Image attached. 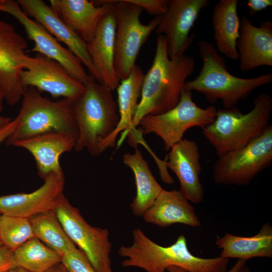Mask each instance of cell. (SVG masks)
<instances>
[{
    "label": "cell",
    "instance_id": "4fadbf2b",
    "mask_svg": "<svg viewBox=\"0 0 272 272\" xmlns=\"http://www.w3.org/2000/svg\"><path fill=\"white\" fill-rule=\"evenodd\" d=\"M208 0H170L166 12L161 16L155 30L165 39L170 58L184 55L195 37L190 32L202 10L209 4Z\"/></svg>",
    "mask_w": 272,
    "mask_h": 272
},
{
    "label": "cell",
    "instance_id": "b9f144b4",
    "mask_svg": "<svg viewBox=\"0 0 272 272\" xmlns=\"http://www.w3.org/2000/svg\"><path fill=\"white\" fill-rule=\"evenodd\" d=\"M3 0H0V12H2Z\"/></svg>",
    "mask_w": 272,
    "mask_h": 272
},
{
    "label": "cell",
    "instance_id": "60d3db41",
    "mask_svg": "<svg viewBox=\"0 0 272 272\" xmlns=\"http://www.w3.org/2000/svg\"><path fill=\"white\" fill-rule=\"evenodd\" d=\"M238 272H251L250 269L246 266V265L243 266L241 269H240Z\"/></svg>",
    "mask_w": 272,
    "mask_h": 272
},
{
    "label": "cell",
    "instance_id": "ac0fdd59",
    "mask_svg": "<svg viewBox=\"0 0 272 272\" xmlns=\"http://www.w3.org/2000/svg\"><path fill=\"white\" fill-rule=\"evenodd\" d=\"M169 151L166 165L177 177L179 191L188 201L202 202L205 191L199 178L201 168L198 145L194 141L183 139Z\"/></svg>",
    "mask_w": 272,
    "mask_h": 272
},
{
    "label": "cell",
    "instance_id": "5bb4252c",
    "mask_svg": "<svg viewBox=\"0 0 272 272\" xmlns=\"http://www.w3.org/2000/svg\"><path fill=\"white\" fill-rule=\"evenodd\" d=\"M25 89L32 87L46 92L55 98L62 97L72 102L84 92L85 86L73 78L57 61L40 54L34 57L32 64L21 73Z\"/></svg>",
    "mask_w": 272,
    "mask_h": 272
},
{
    "label": "cell",
    "instance_id": "d590c367",
    "mask_svg": "<svg viewBox=\"0 0 272 272\" xmlns=\"http://www.w3.org/2000/svg\"><path fill=\"white\" fill-rule=\"evenodd\" d=\"M45 272H69L61 262H60Z\"/></svg>",
    "mask_w": 272,
    "mask_h": 272
},
{
    "label": "cell",
    "instance_id": "4316f807",
    "mask_svg": "<svg viewBox=\"0 0 272 272\" xmlns=\"http://www.w3.org/2000/svg\"><path fill=\"white\" fill-rule=\"evenodd\" d=\"M29 220L35 237L61 256L77 248L53 210L35 215Z\"/></svg>",
    "mask_w": 272,
    "mask_h": 272
},
{
    "label": "cell",
    "instance_id": "2e32d148",
    "mask_svg": "<svg viewBox=\"0 0 272 272\" xmlns=\"http://www.w3.org/2000/svg\"><path fill=\"white\" fill-rule=\"evenodd\" d=\"M22 10L42 25L59 41L63 43L86 67L89 75L100 83L87 49V43L60 19L52 8L42 0H18Z\"/></svg>",
    "mask_w": 272,
    "mask_h": 272
},
{
    "label": "cell",
    "instance_id": "ba28073f",
    "mask_svg": "<svg viewBox=\"0 0 272 272\" xmlns=\"http://www.w3.org/2000/svg\"><path fill=\"white\" fill-rule=\"evenodd\" d=\"M213 168L217 184L243 186L248 184L272 162V125L246 146L218 158Z\"/></svg>",
    "mask_w": 272,
    "mask_h": 272
},
{
    "label": "cell",
    "instance_id": "f1b7e54d",
    "mask_svg": "<svg viewBox=\"0 0 272 272\" xmlns=\"http://www.w3.org/2000/svg\"><path fill=\"white\" fill-rule=\"evenodd\" d=\"M34 237L28 218L1 214L0 240L3 246L14 251Z\"/></svg>",
    "mask_w": 272,
    "mask_h": 272
},
{
    "label": "cell",
    "instance_id": "52a82bcc",
    "mask_svg": "<svg viewBox=\"0 0 272 272\" xmlns=\"http://www.w3.org/2000/svg\"><path fill=\"white\" fill-rule=\"evenodd\" d=\"M217 109L210 105L206 108L198 106L192 100V92L183 89L178 103L171 109L158 115H148L140 121V131L143 134L154 133L163 141L165 149L169 151L183 139L190 128H202L212 123Z\"/></svg>",
    "mask_w": 272,
    "mask_h": 272
},
{
    "label": "cell",
    "instance_id": "cb8c5ba5",
    "mask_svg": "<svg viewBox=\"0 0 272 272\" xmlns=\"http://www.w3.org/2000/svg\"><path fill=\"white\" fill-rule=\"evenodd\" d=\"M216 245L222 249L220 256L246 261L254 257H272V227L265 223L255 235L243 237L226 233Z\"/></svg>",
    "mask_w": 272,
    "mask_h": 272
},
{
    "label": "cell",
    "instance_id": "e575fe53",
    "mask_svg": "<svg viewBox=\"0 0 272 272\" xmlns=\"http://www.w3.org/2000/svg\"><path fill=\"white\" fill-rule=\"evenodd\" d=\"M245 265L246 261L238 259L236 263L226 272H238Z\"/></svg>",
    "mask_w": 272,
    "mask_h": 272
},
{
    "label": "cell",
    "instance_id": "74e56055",
    "mask_svg": "<svg viewBox=\"0 0 272 272\" xmlns=\"http://www.w3.org/2000/svg\"><path fill=\"white\" fill-rule=\"evenodd\" d=\"M166 270L168 272H187L186 270L177 266H169Z\"/></svg>",
    "mask_w": 272,
    "mask_h": 272
},
{
    "label": "cell",
    "instance_id": "6da1fadb",
    "mask_svg": "<svg viewBox=\"0 0 272 272\" xmlns=\"http://www.w3.org/2000/svg\"><path fill=\"white\" fill-rule=\"evenodd\" d=\"M195 65L194 58L185 54L170 58L165 37L157 35L154 60L144 76L141 99L127 135L134 132L144 116L164 113L177 105Z\"/></svg>",
    "mask_w": 272,
    "mask_h": 272
},
{
    "label": "cell",
    "instance_id": "7a4b0ae2",
    "mask_svg": "<svg viewBox=\"0 0 272 272\" xmlns=\"http://www.w3.org/2000/svg\"><path fill=\"white\" fill-rule=\"evenodd\" d=\"M133 242L128 246H121L118 253L126 258L123 267H137L146 272H165L170 266H177L187 272H226L229 259L220 256L201 258L189 250L186 237H178L168 246H161L149 238L139 228L132 232Z\"/></svg>",
    "mask_w": 272,
    "mask_h": 272
},
{
    "label": "cell",
    "instance_id": "8fae6325",
    "mask_svg": "<svg viewBox=\"0 0 272 272\" xmlns=\"http://www.w3.org/2000/svg\"><path fill=\"white\" fill-rule=\"evenodd\" d=\"M27 47V41L14 26L0 20V84L4 100L11 106L22 99L25 89L21 73L34 61L25 50Z\"/></svg>",
    "mask_w": 272,
    "mask_h": 272
},
{
    "label": "cell",
    "instance_id": "30bf717a",
    "mask_svg": "<svg viewBox=\"0 0 272 272\" xmlns=\"http://www.w3.org/2000/svg\"><path fill=\"white\" fill-rule=\"evenodd\" d=\"M53 210L70 238L86 255L96 272H113L108 230L90 225L63 194Z\"/></svg>",
    "mask_w": 272,
    "mask_h": 272
},
{
    "label": "cell",
    "instance_id": "f35d334b",
    "mask_svg": "<svg viewBox=\"0 0 272 272\" xmlns=\"http://www.w3.org/2000/svg\"><path fill=\"white\" fill-rule=\"evenodd\" d=\"M4 100V97L2 89V87L0 84V112L3 109V101Z\"/></svg>",
    "mask_w": 272,
    "mask_h": 272
},
{
    "label": "cell",
    "instance_id": "d4e9b609",
    "mask_svg": "<svg viewBox=\"0 0 272 272\" xmlns=\"http://www.w3.org/2000/svg\"><path fill=\"white\" fill-rule=\"evenodd\" d=\"M238 3L237 0H220L214 7L212 18L217 50L234 60L239 57L236 47L240 29Z\"/></svg>",
    "mask_w": 272,
    "mask_h": 272
},
{
    "label": "cell",
    "instance_id": "7c38bea8",
    "mask_svg": "<svg viewBox=\"0 0 272 272\" xmlns=\"http://www.w3.org/2000/svg\"><path fill=\"white\" fill-rule=\"evenodd\" d=\"M2 12L15 18L24 28L28 38L35 45L29 52H36L60 64L74 79L86 86L90 75L85 71L80 60L59 42L42 25L30 18L18 4L12 0H3Z\"/></svg>",
    "mask_w": 272,
    "mask_h": 272
},
{
    "label": "cell",
    "instance_id": "1f68e13d",
    "mask_svg": "<svg viewBox=\"0 0 272 272\" xmlns=\"http://www.w3.org/2000/svg\"><path fill=\"white\" fill-rule=\"evenodd\" d=\"M17 267L14 252L3 246L0 248V272H8Z\"/></svg>",
    "mask_w": 272,
    "mask_h": 272
},
{
    "label": "cell",
    "instance_id": "83f0119b",
    "mask_svg": "<svg viewBox=\"0 0 272 272\" xmlns=\"http://www.w3.org/2000/svg\"><path fill=\"white\" fill-rule=\"evenodd\" d=\"M16 264L28 272H45L61 262V255L34 237L16 249Z\"/></svg>",
    "mask_w": 272,
    "mask_h": 272
},
{
    "label": "cell",
    "instance_id": "f546056e",
    "mask_svg": "<svg viewBox=\"0 0 272 272\" xmlns=\"http://www.w3.org/2000/svg\"><path fill=\"white\" fill-rule=\"evenodd\" d=\"M61 263L69 272H96L86 255L77 247L64 253Z\"/></svg>",
    "mask_w": 272,
    "mask_h": 272
},
{
    "label": "cell",
    "instance_id": "7bdbcfd3",
    "mask_svg": "<svg viewBox=\"0 0 272 272\" xmlns=\"http://www.w3.org/2000/svg\"><path fill=\"white\" fill-rule=\"evenodd\" d=\"M0 215H1V213H0ZM3 245H2L1 242V240H0V248H1Z\"/></svg>",
    "mask_w": 272,
    "mask_h": 272
},
{
    "label": "cell",
    "instance_id": "9a60e30c",
    "mask_svg": "<svg viewBox=\"0 0 272 272\" xmlns=\"http://www.w3.org/2000/svg\"><path fill=\"white\" fill-rule=\"evenodd\" d=\"M43 180V185L33 192L1 196V214L29 219L53 210L63 194L64 175L52 173Z\"/></svg>",
    "mask_w": 272,
    "mask_h": 272
},
{
    "label": "cell",
    "instance_id": "d6a6232c",
    "mask_svg": "<svg viewBox=\"0 0 272 272\" xmlns=\"http://www.w3.org/2000/svg\"><path fill=\"white\" fill-rule=\"evenodd\" d=\"M249 15H255L268 7L272 6L271 0H248L247 2Z\"/></svg>",
    "mask_w": 272,
    "mask_h": 272
},
{
    "label": "cell",
    "instance_id": "9c48e42d",
    "mask_svg": "<svg viewBox=\"0 0 272 272\" xmlns=\"http://www.w3.org/2000/svg\"><path fill=\"white\" fill-rule=\"evenodd\" d=\"M143 10L127 0L116 1L115 5L114 68L120 81L128 76L142 45L161 20V16H157L148 24H142L140 18Z\"/></svg>",
    "mask_w": 272,
    "mask_h": 272
},
{
    "label": "cell",
    "instance_id": "7402d4cb",
    "mask_svg": "<svg viewBox=\"0 0 272 272\" xmlns=\"http://www.w3.org/2000/svg\"><path fill=\"white\" fill-rule=\"evenodd\" d=\"M144 76L141 67L135 64L128 76L119 83L116 88L119 121L114 131L100 145L101 154L108 148L115 147L120 132L123 131L117 142V148L128 134L139 105Z\"/></svg>",
    "mask_w": 272,
    "mask_h": 272
},
{
    "label": "cell",
    "instance_id": "8d00e7d4",
    "mask_svg": "<svg viewBox=\"0 0 272 272\" xmlns=\"http://www.w3.org/2000/svg\"><path fill=\"white\" fill-rule=\"evenodd\" d=\"M12 119V118L9 117L3 116L0 115V129L9 123Z\"/></svg>",
    "mask_w": 272,
    "mask_h": 272
},
{
    "label": "cell",
    "instance_id": "d6986e66",
    "mask_svg": "<svg viewBox=\"0 0 272 272\" xmlns=\"http://www.w3.org/2000/svg\"><path fill=\"white\" fill-rule=\"evenodd\" d=\"M241 71L246 72L261 66H272V22L254 25L246 16L240 19L236 43Z\"/></svg>",
    "mask_w": 272,
    "mask_h": 272
},
{
    "label": "cell",
    "instance_id": "44dd1931",
    "mask_svg": "<svg viewBox=\"0 0 272 272\" xmlns=\"http://www.w3.org/2000/svg\"><path fill=\"white\" fill-rule=\"evenodd\" d=\"M116 23L114 10L100 22L93 38L87 43V49L100 83L113 91L120 83L114 68Z\"/></svg>",
    "mask_w": 272,
    "mask_h": 272
},
{
    "label": "cell",
    "instance_id": "4dcf8cb0",
    "mask_svg": "<svg viewBox=\"0 0 272 272\" xmlns=\"http://www.w3.org/2000/svg\"><path fill=\"white\" fill-rule=\"evenodd\" d=\"M146 10L151 15L163 16L167 11L169 1L168 0H127Z\"/></svg>",
    "mask_w": 272,
    "mask_h": 272
},
{
    "label": "cell",
    "instance_id": "277c9868",
    "mask_svg": "<svg viewBox=\"0 0 272 272\" xmlns=\"http://www.w3.org/2000/svg\"><path fill=\"white\" fill-rule=\"evenodd\" d=\"M72 109L78 132L74 150L80 152L86 149L91 156H99L100 145L119 121L112 91L90 75L84 92L72 102Z\"/></svg>",
    "mask_w": 272,
    "mask_h": 272
},
{
    "label": "cell",
    "instance_id": "3957f363",
    "mask_svg": "<svg viewBox=\"0 0 272 272\" xmlns=\"http://www.w3.org/2000/svg\"><path fill=\"white\" fill-rule=\"evenodd\" d=\"M198 45L202 66L194 80L186 82L184 89L203 94L211 103L221 100L224 109L236 107L255 89L272 82L271 73L252 78L236 77L228 71L225 59L212 44L203 40Z\"/></svg>",
    "mask_w": 272,
    "mask_h": 272
},
{
    "label": "cell",
    "instance_id": "5b68a950",
    "mask_svg": "<svg viewBox=\"0 0 272 272\" xmlns=\"http://www.w3.org/2000/svg\"><path fill=\"white\" fill-rule=\"evenodd\" d=\"M271 112V97L261 93L254 99L252 109L247 113L236 107L218 109L214 121L202 128L203 134L219 158L259 137L269 124Z\"/></svg>",
    "mask_w": 272,
    "mask_h": 272
},
{
    "label": "cell",
    "instance_id": "836d02e7",
    "mask_svg": "<svg viewBox=\"0 0 272 272\" xmlns=\"http://www.w3.org/2000/svg\"><path fill=\"white\" fill-rule=\"evenodd\" d=\"M18 123V119L16 116L0 129V145L12 134L17 127Z\"/></svg>",
    "mask_w": 272,
    "mask_h": 272
},
{
    "label": "cell",
    "instance_id": "484cf974",
    "mask_svg": "<svg viewBox=\"0 0 272 272\" xmlns=\"http://www.w3.org/2000/svg\"><path fill=\"white\" fill-rule=\"evenodd\" d=\"M123 162L132 170L135 179L136 195L130 205L132 213L143 216L163 188L154 177L148 163L139 150L136 149L133 154H124Z\"/></svg>",
    "mask_w": 272,
    "mask_h": 272
},
{
    "label": "cell",
    "instance_id": "ab89813d",
    "mask_svg": "<svg viewBox=\"0 0 272 272\" xmlns=\"http://www.w3.org/2000/svg\"><path fill=\"white\" fill-rule=\"evenodd\" d=\"M8 272H28V271H26V270L21 267H17L16 268H15L10 270Z\"/></svg>",
    "mask_w": 272,
    "mask_h": 272
},
{
    "label": "cell",
    "instance_id": "603a6c76",
    "mask_svg": "<svg viewBox=\"0 0 272 272\" xmlns=\"http://www.w3.org/2000/svg\"><path fill=\"white\" fill-rule=\"evenodd\" d=\"M142 216L146 222L162 228L175 223L192 227L201 226L194 208L177 190L163 189Z\"/></svg>",
    "mask_w": 272,
    "mask_h": 272
},
{
    "label": "cell",
    "instance_id": "8992f818",
    "mask_svg": "<svg viewBox=\"0 0 272 272\" xmlns=\"http://www.w3.org/2000/svg\"><path fill=\"white\" fill-rule=\"evenodd\" d=\"M22 99L17 115L18 123L6 140L7 145L12 146L15 142L50 132H64L77 140L78 128L72 101L63 98L51 100L32 87L26 89Z\"/></svg>",
    "mask_w": 272,
    "mask_h": 272
},
{
    "label": "cell",
    "instance_id": "ffe728a7",
    "mask_svg": "<svg viewBox=\"0 0 272 272\" xmlns=\"http://www.w3.org/2000/svg\"><path fill=\"white\" fill-rule=\"evenodd\" d=\"M77 138L64 132H50L34 135L12 146L27 150L34 157L38 174L44 179L52 173H63L59 162L60 156L74 149Z\"/></svg>",
    "mask_w": 272,
    "mask_h": 272
},
{
    "label": "cell",
    "instance_id": "e0dca14e",
    "mask_svg": "<svg viewBox=\"0 0 272 272\" xmlns=\"http://www.w3.org/2000/svg\"><path fill=\"white\" fill-rule=\"evenodd\" d=\"M116 1L50 0V7L87 43L102 18L114 11Z\"/></svg>",
    "mask_w": 272,
    "mask_h": 272
}]
</instances>
